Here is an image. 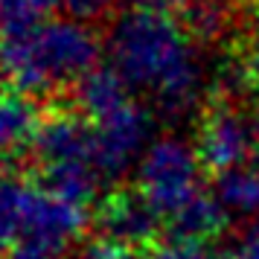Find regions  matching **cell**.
Returning a JSON list of instances; mask_svg holds the SVG:
<instances>
[{
    "label": "cell",
    "mask_w": 259,
    "mask_h": 259,
    "mask_svg": "<svg viewBox=\"0 0 259 259\" xmlns=\"http://www.w3.org/2000/svg\"><path fill=\"white\" fill-rule=\"evenodd\" d=\"M230 259H259V215H253V222L247 224Z\"/></svg>",
    "instance_id": "cell-18"
},
{
    "label": "cell",
    "mask_w": 259,
    "mask_h": 259,
    "mask_svg": "<svg viewBox=\"0 0 259 259\" xmlns=\"http://www.w3.org/2000/svg\"><path fill=\"white\" fill-rule=\"evenodd\" d=\"M111 61L128 84L152 91L169 114L187 111L198 96L195 53L166 12L137 6L117 18L111 29Z\"/></svg>",
    "instance_id": "cell-1"
},
{
    "label": "cell",
    "mask_w": 259,
    "mask_h": 259,
    "mask_svg": "<svg viewBox=\"0 0 259 259\" xmlns=\"http://www.w3.org/2000/svg\"><path fill=\"white\" fill-rule=\"evenodd\" d=\"M187 15H189V26H192L201 38L219 35L224 21H227V9H224L219 0H195L187 9Z\"/></svg>",
    "instance_id": "cell-16"
},
{
    "label": "cell",
    "mask_w": 259,
    "mask_h": 259,
    "mask_svg": "<svg viewBox=\"0 0 259 259\" xmlns=\"http://www.w3.org/2000/svg\"><path fill=\"white\" fill-rule=\"evenodd\" d=\"M198 166L201 157L187 143L175 137L152 143L140 160V192L152 201L160 215H175L184 204L198 195Z\"/></svg>",
    "instance_id": "cell-3"
},
{
    "label": "cell",
    "mask_w": 259,
    "mask_h": 259,
    "mask_svg": "<svg viewBox=\"0 0 259 259\" xmlns=\"http://www.w3.org/2000/svg\"><path fill=\"white\" fill-rule=\"evenodd\" d=\"M227 222V210L222 207V201L215 198V192L207 195L201 189L195 198L184 204L175 215H169V239L178 242H207L210 236H215Z\"/></svg>",
    "instance_id": "cell-9"
},
{
    "label": "cell",
    "mask_w": 259,
    "mask_h": 259,
    "mask_svg": "<svg viewBox=\"0 0 259 259\" xmlns=\"http://www.w3.org/2000/svg\"><path fill=\"white\" fill-rule=\"evenodd\" d=\"M70 245L73 242L61 239V236L41 233V230H24L9 245L6 259H64Z\"/></svg>",
    "instance_id": "cell-14"
},
{
    "label": "cell",
    "mask_w": 259,
    "mask_h": 259,
    "mask_svg": "<svg viewBox=\"0 0 259 259\" xmlns=\"http://www.w3.org/2000/svg\"><path fill=\"white\" fill-rule=\"evenodd\" d=\"M242 76H245V82H250L253 88H259V47L253 50V53H250V59L245 61Z\"/></svg>",
    "instance_id": "cell-22"
},
{
    "label": "cell",
    "mask_w": 259,
    "mask_h": 259,
    "mask_svg": "<svg viewBox=\"0 0 259 259\" xmlns=\"http://www.w3.org/2000/svg\"><path fill=\"white\" fill-rule=\"evenodd\" d=\"M35 111L21 94H0V152L18 146L35 131Z\"/></svg>",
    "instance_id": "cell-13"
},
{
    "label": "cell",
    "mask_w": 259,
    "mask_h": 259,
    "mask_svg": "<svg viewBox=\"0 0 259 259\" xmlns=\"http://www.w3.org/2000/svg\"><path fill=\"white\" fill-rule=\"evenodd\" d=\"M35 189L38 187L24 184L18 178H0V253H6L9 245L21 236Z\"/></svg>",
    "instance_id": "cell-12"
},
{
    "label": "cell",
    "mask_w": 259,
    "mask_h": 259,
    "mask_svg": "<svg viewBox=\"0 0 259 259\" xmlns=\"http://www.w3.org/2000/svg\"><path fill=\"white\" fill-rule=\"evenodd\" d=\"M256 122H259V119H256Z\"/></svg>",
    "instance_id": "cell-23"
},
{
    "label": "cell",
    "mask_w": 259,
    "mask_h": 259,
    "mask_svg": "<svg viewBox=\"0 0 259 259\" xmlns=\"http://www.w3.org/2000/svg\"><path fill=\"white\" fill-rule=\"evenodd\" d=\"M56 0H0V35H18L41 24Z\"/></svg>",
    "instance_id": "cell-15"
},
{
    "label": "cell",
    "mask_w": 259,
    "mask_h": 259,
    "mask_svg": "<svg viewBox=\"0 0 259 259\" xmlns=\"http://www.w3.org/2000/svg\"><path fill=\"white\" fill-rule=\"evenodd\" d=\"M61 9H67V15H73L76 21L84 18H96L108 6V0H56Z\"/></svg>",
    "instance_id": "cell-19"
},
{
    "label": "cell",
    "mask_w": 259,
    "mask_h": 259,
    "mask_svg": "<svg viewBox=\"0 0 259 259\" xmlns=\"http://www.w3.org/2000/svg\"><path fill=\"white\" fill-rule=\"evenodd\" d=\"M32 152L44 166L56 163H94V125L76 114H53L32 131Z\"/></svg>",
    "instance_id": "cell-7"
},
{
    "label": "cell",
    "mask_w": 259,
    "mask_h": 259,
    "mask_svg": "<svg viewBox=\"0 0 259 259\" xmlns=\"http://www.w3.org/2000/svg\"><path fill=\"white\" fill-rule=\"evenodd\" d=\"M125 79L117 73V67H94L76 82V105L84 111V117L102 119L105 114L117 111L128 102Z\"/></svg>",
    "instance_id": "cell-10"
},
{
    "label": "cell",
    "mask_w": 259,
    "mask_h": 259,
    "mask_svg": "<svg viewBox=\"0 0 259 259\" xmlns=\"http://www.w3.org/2000/svg\"><path fill=\"white\" fill-rule=\"evenodd\" d=\"M195 0H137L143 9H157V12H172V9H189Z\"/></svg>",
    "instance_id": "cell-21"
},
{
    "label": "cell",
    "mask_w": 259,
    "mask_h": 259,
    "mask_svg": "<svg viewBox=\"0 0 259 259\" xmlns=\"http://www.w3.org/2000/svg\"><path fill=\"white\" fill-rule=\"evenodd\" d=\"M253 152H256V140L245 119L227 108L212 111L210 119L204 122L198 140L201 166H207L210 172L219 175V172H227L233 166L245 163Z\"/></svg>",
    "instance_id": "cell-6"
},
{
    "label": "cell",
    "mask_w": 259,
    "mask_h": 259,
    "mask_svg": "<svg viewBox=\"0 0 259 259\" xmlns=\"http://www.w3.org/2000/svg\"><path fill=\"white\" fill-rule=\"evenodd\" d=\"M84 259H134V253H131V247L114 245V242H102V245H96L94 250H88Z\"/></svg>",
    "instance_id": "cell-20"
},
{
    "label": "cell",
    "mask_w": 259,
    "mask_h": 259,
    "mask_svg": "<svg viewBox=\"0 0 259 259\" xmlns=\"http://www.w3.org/2000/svg\"><path fill=\"white\" fill-rule=\"evenodd\" d=\"M152 259H230V256L207 247L204 242H178V239H169V245L157 247L152 253Z\"/></svg>",
    "instance_id": "cell-17"
},
{
    "label": "cell",
    "mask_w": 259,
    "mask_h": 259,
    "mask_svg": "<svg viewBox=\"0 0 259 259\" xmlns=\"http://www.w3.org/2000/svg\"><path fill=\"white\" fill-rule=\"evenodd\" d=\"M96 224L105 236V242L122 247H137L146 245L157 236V224H160V212L152 207V201L137 192H117L99 207L96 212Z\"/></svg>",
    "instance_id": "cell-5"
},
{
    "label": "cell",
    "mask_w": 259,
    "mask_h": 259,
    "mask_svg": "<svg viewBox=\"0 0 259 259\" xmlns=\"http://www.w3.org/2000/svg\"><path fill=\"white\" fill-rule=\"evenodd\" d=\"M99 44L79 21H44L18 35H0V73L18 94H44L79 82L96 67Z\"/></svg>",
    "instance_id": "cell-2"
},
{
    "label": "cell",
    "mask_w": 259,
    "mask_h": 259,
    "mask_svg": "<svg viewBox=\"0 0 259 259\" xmlns=\"http://www.w3.org/2000/svg\"><path fill=\"white\" fill-rule=\"evenodd\" d=\"M99 172L94 163H56V166H44V189H50L53 195L67 198L73 204H88L94 201L96 187H99Z\"/></svg>",
    "instance_id": "cell-11"
},
{
    "label": "cell",
    "mask_w": 259,
    "mask_h": 259,
    "mask_svg": "<svg viewBox=\"0 0 259 259\" xmlns=\"http://www.w3.org/2000/svg\"><path fill=\"white\" fill-rule=\"evenodd\" d=\"M212 192L227 215H259V149L245 163L219 172Z\"/></svg>",
    "instance_id": "cell-8"
},
{
    "label": "cell",
    "mask_w": 259,
    "mask_h": 259,
    "mask_svg": "<svg viewBox=\"0 0 259 259\" xmlns=\"http://www.w3.org/2000/svg\"><path fill=\"white\" fill-rule=\"evenodd\" d=\"M152 134L149 111L134 102L119 105L117 111L94 119V166L102 178H117L143 152Z\"/></svg>",
    "instance_id": "cell-4"
}]
</instances>
